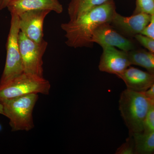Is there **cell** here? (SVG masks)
Masks as SVG:
<instances>
[{
	"instance_id": "4",
	"label": "cell",
	"mask_w": 154,
	"mask_h": 154,
	"mask_svg": "<svg viewBox=\"0 0 154 154\" xmlns=\"http://www.w3.org/2000/svg\"><path fill=\"white\" fill-rule=\"evenodd\" d=\"M51 85L44 77L24 72L0 85V103L5 100L32 94L48 95Z\"/></svg>"
},
{
	"instance_id": "18",
	"label": "cell",
	"mask_w": 154,
	"mask_h": 154,
	"mask_svg": "<svg viewBox=\"0 0 154 154\" xmlns=\"http://www.w3.org/2000/svg\"><path fill=\"white\" fill-rule=\"evenodd\" d=\"M138 42L142 45L154 53V40L142 34H138L134 36Z\"/></svg>"
},
{
	"instance_id": "11",
	"label": "cell",
	"mask_w": 154,
	"mask_h": 154,
	"mask_svg": "<svg viewBox=\"0 0 154 154\" xmlns=\"http://www.w3.org/2000/svg\"><path fill=\"white\" fill-rule=\"evenodd\" d=\"M11 14L17 15L30 11L48 10L60 14L63 11L62 5L58 0H13L7 8Z\"/></svg>"
},
{
	"instance_id": "5",
	"label": "cell",
	"mask_w": 154,
	"mask_h": 154,
	"mask_svg": "<svg viewBox=\"0 0 154 154\" xmlns=\"http://www.w3.org/2000/svg\"><path fill=\"white\" fill-rule=\"evenodd\" d=\"M11 14V26L6 44L5 65L0 80V85L6 84L24 72L19 45L20 31L19 17L16 14Z\"/></svg>"
},
{
	"instance_id": "19",
	"label": "cell",
	"mask_w": 154,
	"mask_h": 154,
	"mask_svg": "<svg viewBox=\"0 0 154 154\" xmlns=\"http://www.w3.org/2000/svg\"><path fill=\"white\" fill-rule=\"evenodd\" d=\"M141 34L154 40V14L151 15L149 23Z\"/></svg>"
},
{
	"instance_id": "10",
	"label": "cell",
	"mask_w": 154,
	"mask_h": 154,
	"mask_svg": "<svg viewBox=\"0 0 154 154\" xmlns=\"http://www.w3.org/2000/svg\"><path fill=\"white\" fill-rule=\"evenodd\" d=\"M151 17L149 14L141 13L125 17L116 12L110 24L124 36L134 37L141 34L149 23Z\"/></svg>"
},
{
	"instance_id": "7",
	"label": "cell",
	"mask_w": 154,
	"mask_h": 154,
	"mask_svg": "<svg viewBox=\"0 0 154 154\" xmlns=\"http://www.w3.org/2000/svg\"><path fill=\"white\" fill-rule=\"evenodd\" d=\"M92 42L101 47L113 46L126 52L136 49L135 45L131 39L127 38L108 23L102 24L96 28L93 34Z\"/></svg>"
},
{
	"instance_id": "20",
	"label": "cell",
	"mask_w": 154,
	"mask_h": 154,
	"mask_svg": "<svg viewBox=\"0 0 154 154\" xmlns=\"http://www.w3.org/2000/svg\"><path fill=\"white\" fill-rule=\"evenodd\" d=\"M134 151L133 147L130 144L126 143L123 145L119 149L117 150V154H134Z\"/></svg>"
},
{
	"instance_id": "17",
	"label": "cell",
	"mask_w": 154,
	"mask_h": 154,
	"mask_svg": "<svg viewBox=\"0 0 154 154\" xmlns=\"http://www.w3.org/2000/svg\"><path fill=\"white\" fill-rule=\"evenodd\" d=\"M144 132L148 133L154 131V107L152 104L148 111L144 124Z\"/></svg>"
},
{
	"instance_id": "15",
	"label": "cell",
	"mask_w": 154,
	"mask_h": 154,
	"mask_svg": "<svg viewBox=\"0 0 154 154\" xmlns=\"http://www.w3.org/2000/svg\"><path fill=\"white\" fill-rule=\"evenodd\" d=\"M137 152L149 154L154 151V131L133 134Z\"/></svg>"
},
{
	"instance_id": "12",
	"label": "cell",
	"mask_w": 154,
	"mask_h": 154,
	"mask_svg": "<svg viewBox=\"0 0 154 154\" xmlns=\"http://www.w3.org/2000/svg\"><path fill=\"white\" fill-rule=\"evenodd\" d=\"M117 76L123 80L128 89L145 92L154 84V74L133 67H129Z\"/></svg>"
},
{
	"instance_id": "22",
	"label": "cell",
	"mask_w": 154,
	"mask_h": 154,
	"mask_svg": "<svg viewBox=\"0 0 154 154\" xmlns=\"http://www.w3.org/2000/svg\"><path fill=\"white\" fill-rule=\"evenodd\" d=\"M13 0H0V9L1 10L7 8L10 2Z\"/></svg>"
},
{
	"instance_id": "21",
	"label": "cell",
	"mask_w": 154,
	"mask_h": 154,
	"mask_svg": "<svg viewBox=\"0 0 154 154\" xmlns=\"http://www.w3.org/2000/svg\"><path fill=\"white\" fill-rule=\"evenodd\" d=\"M146 96L149 99L152 104H154V84L148 90L145 91Z\"/></svg>"
},
{
	"instance_id": "23",
	"label": "cell",
	"mask_w": 154,
	"mask_h": 154,
	"mask_svg": "<svg viewBox=\"0 0 154 154\" xmlns=\"http://www.w3.org/2000/svg\"><path fill=\"white\" fill-rule=\"evenodd\" d=\"M0 114L4 115V110L2 104L0 103Z\"/></svg>"
},
{
	"instance_id": "26",
	"label": "cell",
	"mask_w": 154,
	"mask_h": 154,
	"mask_svg": "<svg viewBox=\"0 0 154 154\" xmlns=\"http://www.w3.org/2000/svg\"><path fill=\"white\" fill-rule=\"evenodd\" d=\"M0 11H1V9H0Z\"/></svg>"
},
{
	"instance_id": "2",
	"label": "cell",
	"mask_w": 154,
	"mask_h": 154,
	"mask_svg": "<svg viewBox=\"0 0 154 154\" xmlns=\"http://www.w3.org/2000/svg\"><path fill=\"white\" fill-rule=\"evenodd\" d=\"M152 105L144 92L128 89L122 91L119 101V109L130 132L142 133L146 116Z\"/></svg>"
},
{
	"instance_id": "25",
	"label": "cell",
	"mask_w": 154,
	"mask_h": 154,
	"mask_svg": "<svg viewBox=\"0 0 154 154\" xmlns=\"http://www.w3.org/2000/svg\"><path fill=\"white\" fill-rule=\"evenodd\" d=\"M153 105V106H154V104H152Z\"/></svg>"
},
{
	"instance_id": "1",
	"label": "cell",
	"mask_w": 154,
	"mask_h": 154,
	"mask_svg": "<svg viewBox=\"0 0 154 154\" xmlns=\"http://www.w3.org/2000/svg\"><path fill=\"white\" fill-rule=\"evenodd\" d=\"M116 12L114 1L110 0L76 19L62 23L61 28L65 32L66 44L74 48L91 47L94 44L92 37L96 28L104 23H110Z\"/></svg>"
},
{
	"instance_id": "24",
	"label": "cell",
	"mask_w": 154,
	"mask_h": 154,
	"mask_svg": "<svg viewBox=\"0 0 154 154\" xmlns=\"http://www.w3.org/2000/svg\"><path fill=\"white\" fill-rule=\"evenodd\" d=\"M2 129V126H1V125H0V130Z\"/></svg>"
},
{
	"instance_id": "6",
	"label": "cell",
	"mask_w": 154,
	"mask_h": 154,
	"mask_svg": "<svg viewBox=\"0 0 154 154\" xmlns=\"http://www.w3.org/2000/svg\"><path fill=\"white\" fill-rule=\"evenodd\" d=\"M19 45L24 72L43 77L42 57L48 45L47 42L44 39L35 42L20 31Z\"/></svg>"
},
{
	"instance_id": "13",
	"label": "cell",
	"mask_w": 154,
	"mask_h": 154,
	"mask_svg": "<svg viewBox=\"0 0 154 154\" xmlns=\"http://www.w3.org/2000/svg\"><path fill=\"white\" fill-rule=\"evenodd\" d=\"M131 65L138 66L154 74V53L144 49H135L128 51Z\"/></svg>"
},
{
	"instance_id": "3",
	"label": "cell",
	"mask_w": 154,
	"mask_h": 154,
	"mask_svg": "<svg viewBox=\"0 0 154 154\" xmlns=\"http://www.w3.org/2000/svg\"><path fill=\"white\" fill-rule=\"evenodd\" d=\"M38 97V94H29L1 103L4 115L8 118L12 131H28L34 127L33 112Z\"/></svg>"
},
{
	"instance_id": "8",
	"label": "cell",
	"mask_w": 154,
	"mask_h": 154,
	"mask_svg": "<svg viewBox=\"0 0 154 154\" xmlns=\"http://www.w3.org/2000/svg\"><path fill=\"white\" fill-rule=\"evenodd\" d=\"M51 11L36 10L26 11L19 15L20 31L36 42L44 40L43 24L46 16Z\"/></svg>"
},
{
	"instance_id": "9",
	"label": "cell",
	"mask_w": 154,
	"mask_h": 154,
	"mask_svg": "<svg viewBox=\"0 0 154 154\" xmlns=\"http://www.w3.org/2000/svg\"><path fill=\"white\" fill-rule=\"evenodd\" d=\"M102 47L103 52L99 65L100 71L117 76L131 65L128 52L113 46Z\"/></svg>"
},
{
	"instance_id": "14",
	"label": "cell",
	"mask_w": 154,
	"mask_h": 154,
	"mask_svg": "<svg viewBox=\"0 0 154 154\" xmlns=\"http://www.w3.org/2000/svg\"><path fill=\"white\" fill-rule=\"evenodd\" d=\"M110 0H71L68 7L70 20L77 18L90 9L105 4Z\"/></svg>"
},
{
	"instance_id": "16",
	"label": "cell",
	"mask_w": 154,
	"mask_h": 154,
	"mask_svg": "<svg viewBox=\"0 0 154 154\" xmlns=\"http://www.w3.org/2000/svg\"><path fill=\"white\" fill-rule=\"evenodd\" d=\"M141 13L150 15L154 14V0H136L134 14Z\"/></svg>"
}]
</instances>
